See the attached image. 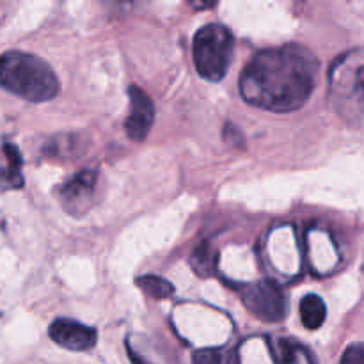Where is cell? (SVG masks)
I'll return each mask as SVG.
<instances>
[{
	"label": "cell",
	"mask_w": 364,
	"mask_h": 364,
	"mask_svg": "<svg viewBox=\"0 0 364 364\" xmlns=\"http://www.w3.org/2000/svg\"><path fill=\"white\" fill-rule=\"evenodd\" d=\"M327 318L326 302L318 295H306L301 301V320L306 329L316 331Z\"/></svg>",
	"instance_id": "cell-11"
},
{
	"label": "cell",
	"mask_w": 364,
	"mask_h": 364,
	"mask_svg": "<svg viewBox=\"0 0 364 364\" xmlns=\"http://www.w3.org/2000/svg\"><path fill=\"white\" fill-rule=\"evenodd\" d=\"M135 284H137L139 290H142V294L148 295L149 299H155V301H166L174 295L173 283L159 276H142L135 281Z\"/></svg>",
	"instance_id": "cell-12"
},
{
	"label": "cell",
	"mask_w": 364,
	"mask_h": 364,
	"mask_svg": "<svg viewBox=\"0 0 364 364\" xmlns=\"http://www.w3.org/2000/svg\"><path fill=\"white\" fill-rule=\"evenodd\" d=\"M329 80L338 114L352 124L364 123V55H341L331 68Z\"/></svg>",
	"instance_id": "cell-3"
},
{
	"label": "cell",
	"mask_w": 364,
	"mask_h": 364,
	"mask_svg": "<svg viewBox=\"0 0 364 364\" xmlns=\"http://www.w3.org/2000/svg\"><path fill=\"white\" fill-rule=\"evenodd\" d=\"M0 89L27 102L41 103L59 95V80L38 55L13 50L0 55Z\"/></svg>",
	"instance_id": "cell-2"
},
{
	"label": "cell",
	"mask_w": 364,
	"mask_h": 364,
	"mask_svg": "<svg viewBox=\"0 0 364 364\" xmlns=\"http://www.w3.org/2000/svg\"><path fill=\"white\" fill-rule=\"evenodd\" d=\"M277 364H316L311 352L304 345L294 340H277L276 343Z\"/></svg>",
	"instance_id": "cell-10"
},
{
	"label": "cell",
	"mask_w": 364,
	"mask_h": 364,
	"mask_svg": "<svg viewBox=\"0 0 364 364\" xmlns=\"http://www.w3.org/2000/svg\"><path fill=\"white\" fill-rule=\"evenodd\" d=\"M23 156L20 149L9 141H4L0 146V187L2 191H18L23 188Z\"/></svg>",
	"instance_id": "cell-9"
},
{
	"label": "cell",
	"mask_w": 364,
	"mask_h": 364,
	"mask_svg": "<svg viewBox=\"0 0 364 364\" xmlns=\"http://www.w3.org/2000/svg\"><path fill=\"white\" fill-rule=\"evenodd\" d=\"M245 308L256 318L267 323H277L287 316L288 302L284 291L274 281H258L242 290Z\"/></svg>",
	"instance_id": "cell-5"
},
{
	"label": "cell",
	"mask_w": 364,
	"mask_h": 364,
	"mask_svg": "<svg viewBox=\"0 0 364 364\" xmlns=\"http://www.w3.org/2000/svg\"><path fill=\"white\" fill-rule=\"evenodd\" d=\"M96 181H98V174L91 169L80 171L73 178H70L59 191L64 210L71 215L87 212L95 198Z\"/></svg>",
	"instance_id": "cell-6"
},
{
	"label": "cell",
	"mask_w": 364,
	"mask_h": 364,
	"mask_svg": "<svg viewBox=\"0 0 364 364\" xmlns=\"http://www.w3.org/2000/svg\"><path fill=\"white\" fill-rule=\"evenodd\" d=\"M130 114L124 121V130L132 141H144L155 121V105L151 98L137 85H130Z\"/></svg>",
	"instance_id": "cell-7"
},
{
	"label": "cell",
	"mask_w": 364,
	"mask_h": 364,
	"mask_svg": "<svg viewBox=\"0 0 364 364\" xmlns=\"http://www.w3.org/2000/svg\"><path fill=\"white\" fill-rule=\"evenodd\" d=\"M318 78V59L297 43L256 53L240 77L242 98L274 112H291L308 102Z\"/></svg>",
	"instance_id": "cell-1"
},
{
	"label": "cell",
	"mask_w": 364,
	"mask_h": 364,
	"mask_svg": "<svg viewBox=\"0 0 364 364\" xmlns=\"http://www.w3.org/2000/svg\"><path fill=\"white\" fill-rule=\"evenodd\" d=\"M341 364H364V345H350L341 355Z\"/></svg>",
	"instance_id": "cell-14"
},
{
	"label": "cell",
	"mask_w": 364,
	"mask_h": 364,
	"mask_svg": "<svg viewBox=\"0 0 364 364\" xmlns=\"http://www.w3.org/2000/svg\"><path fill=\"white\" fill-rule=\"evenodd\" d=\"M235 39L224 25H205L194 38V64L205 80L219 82L233 60Z\"/></svg>",
	"instance_id": "cell-4"
},
{
	"label": "cell",
	"mask_w": 364,
	"mask_h": 364,
	"mask_svg": "<svg viewBox=\"0 0 364 364\" xmlns=\"http://www.w3.org/2000/svg\"><path fill=\"white\" fill-rule=\"evenodd\" d=\"M48 334L52 341H55L59 347L73 352L89 350L98 341V333L92 327L84 326V323L75 322V320L70 318L53 320L48 329Z\"/></svg>",
	"instance_id": "cell-8"
},
{
	"label": "cell",
	"mask_w": 364,
	"mask_h": 364,
	"mask_svg": "<svg viewBox=\"0 0 364 364\" xmlns=\"http://www.w3.org/2000/svg\"><path fill=\"white\" fill-rule=\"evenodd\" d=\"M194 364H228V355L219 348H203V350L194 352L192 355Z\"/></svg>",
	"instance_id": "cell-13"
}]
</instances>
